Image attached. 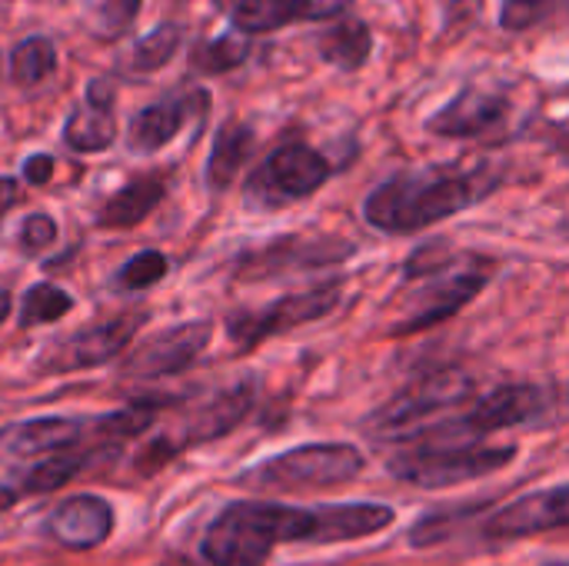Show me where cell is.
<instances>
[{"label": "cell", "mask_w": 569, "mask_h": 566, "mask_svg": "<svg viewBox=\"0 0 569 566\" xmlns=\"http://www.w3.org/2000/svg\"><path fill=\"white\" fill-rule=\"evenodd\" d=\"M397 520L387 504H280L233 500L207 527L200 554L210 566H263L280 544L333 547L383 534Z\"/></svg>", "instance_id": "1"}, {"label": "cell", "mask_w": 569, "mask_h": 566, "mask_svg": "<svg viewBox=\"0 0 569 566\" xmlns=\"http://www.w3.org/2000/svg\"><path fill=\"white\" fill-rule=\"evenodd\" d=\"M503 173L490 160H477L463 167L457 163H430L417 170L393 173L390 180L377 183L363 200V220L380 234H417L427 230L460 210L477 207L497 187Z\"/></svg>", "instance_id": "2"}, {"label": "cell", "mask_w": 569, "mask_h": 566, "mask_svg": "<svg viewBox=\"0 0 569 566\" xmlns=\"http://www.w3.org/2000/svg\"><path fill=\"white\" fill-rule=\"evenodd\" d=\"M569 400V387H540V384H503L480 397L467 414L440 420L410 434L403 444H477L487 434L510 427H533Z\"/></svg>", "instance_id": "3"}, {"label": "cell", "mask_w": 569, "mask_h": 566, "mask_svg": "<svg viewBox=\"0 0 569 566\" xmlns=\"http://www.w3.org/2000/svg\"><path fill=\"white\" fill-rule=\"evenodd\" d=\"M363 470L367 457L353 444H303L250 467L237 484L253 494H317L347 487Z\"/></svg>", "instance_id": "4"}, {"label": "cell", "mask_w": 569, "mask_h": 566, "mask_svg": "<svg viewBox=\"0 0 569 566\" xmlns=\"http://www.w3.org/2000/svg\"><path fill=\"white\" fill-rule=\"evenodd\" d=\"M517 447L503 444H407L397 457H390L387 470L410 487L423 490H447L480 477H490L513 464Z\"/></svg>", "instance_id": "5"}, {"label": "cell", "mask_w": 569, "mask_h": 566, "mask_svg": "<svg viewBox=\"0 0 569 566\" xmlns=\"http://www.w3.org/2000/svg\"><path fill=\"white\" fill-rule=\"evenodd\" d=\"M473 394V380L463 370H437L410 387H403L397 397H390L370 420L367 430L377 440H407L410 434L423 430L430 417L460 407Z\"/></svg>", "instance_id": "6"}, {"label": "cell", "mask_w": 569, "mask_h": 566, "mask_svg": "<svg viewBox=\"0 0 569 566\" xmlns=\"http://www.w3.org/2000/svg\"><path fill=\"white\" fill-rule=\"evenodd\" d=\"M430 284L417 294L413 307L400 317V324L390 330L393 337H407V334H420V330H430L450 317H457L493 277L490 264L480 260V257H463L457 267L453 264H443L440 270L427 274Z\"/></svg>", "instance_id": "7"}, {"label": "cell", "mask_w": 569, "mask_h": 566, "mask_svg": "<svg viewBox=\"0 0 569 566\" xmlns=\"http://www.w3.org/2000/svg\"><path fill=\"white\" fill-rule=\"evenodd\" d=\"M340 294L343 287L340 284H323V287H313V290H303V294H290V297H280L273 300L270 307L263 310H253V314H237L230 320V340L243 350L277 337V334H287L300 324H313L320 317H327L330 310H337L340 304Z\"/></svg>", "instance_id": "8"}, {"label": "cell", "mask_w": 569, "mask_h": 566, "mask_svg": "<svg viewBox=\"0 0 569 566\" xmlns=\"http://www.w3.org/2000/svg\"><path fill=\"white\" fill-rule=\"evenodd\" d=\"M330 180V160L307 143H283L250 180V193L267 207L303 200Z\"/></svg>", "instance_id": "9"}, {"label": "cell", "mask_w": 569, "mask_h": 566, "mask_svg": "<svg viewBox=\"0 0 569 566\" xmlns=\"http://www.w3.org/2000/svg\"><path fill=\"white\" fill-rule=\"evenodd\" d=\"M569 527V484L533 490L483 520L487 540H527L537 534Z\"/></svg>", "instance_id": "10"}, {"label": "cell", "mask_w": 569, "mask_h": 566, "mask_svg": "<svg viewBox=\"0 0 569 566\" xmlns=\"http://www.w3.org/2000/svg\"><path fill=\"white\" fill-rule=\"evenodd\" d=\"M213 327L207 320H190V324H177L170 330H160L157 337L143 340L130 360H127V377H140V380H153V377H170L187 370L210 344Z\"/></svg>", "instance_id": "11"}, {"label": "cell", "mask_w": 569, "mask_h": 566, "mask_svg": "<svg viewBox=\"0 0 569 566\" xmlns=\"http://www.w3.org/2000/svg\"><path fill=\"white\" fill-rule=\"evenodd\" d=\"M513 103L507 90L493 87H463L453 100H447L430 120L427 130L437 137L463 140V137H483L497 130L510 117Z\"/></svg>", "instance_id": "12"}, {"label": "cell", "mask_w": 569, "mask_h": 566, "mask_svg": "<svg viewBox=\"0 0 569 566\" xmlns=\"http://www.w3.org/2000/svg\"><path fill=\"white\" fill-rule=\"evenodd\" d=\"M140 320L143 317L127 314V317L97 324L90 330H80V334L60 340L50 350V357L43 360V370H83V367H97V364L117 357L130 344V337L137 334Z\"/></svg>", "instance_id": "13"}, {"label": "cell", "mask_w": 569, "mask_h": 566, "mask_svg": "<svg viewBox=\"0 0 569 566\" xmlns=\"http://www.w3.org/2000/svg\"><path fill=\"white\" fill-rule=\"evenodd\" d=\"M113 530V510L97 494H77L50 514V534L67 550H93Z\"/></svg>", "instance_id": "14"}, {"label": "cell", "mask_w": 569, "mask_h": 566, "mask_svg": "<svg viewBox=\"0 0 569 566\" xmlns=\"http://www.w3.org/2000/svg\"><path fill=\"white\" fill-rule=\"evenodd\" d=\"M250 407H253V384L250 380L220 390L217 397H210L207 404H200L187 417L177 447H193V444H210V440L227 437L237 424H243Z\"/></svg>", "instance_id": "15"}, {"label": "cell", "mask_w": 569, "mask_h": 566, "mask_svg": "<svg viewBox=\"0 0 569 566\" xmlns=\"http://www.w3.org/2000/svg\"><path fill=\"white\" fill-rule=\"evenodd\" d=\"M83 437V424L70 417H40L17 427H7L0 434V454L23 460V457H50L60 450H70Z\"/></svg>", "instance_id": "16"}, {"label": "cell", "mask_w": 569, "mask_h": 566, "mask_svg": "<svg viewBox=\"0 0 569 566\" xmlns=\"http://www.w3.org/2000/svg\"><path fill=\"white\" fill-rule=\"evenodd\" d=\"M373 50V33L363 20L357 17H343L337 20L330 30H323L320 37V53L327 63L340 67V70H360L370 60Z\"/></svg>", "instance_id": "17"}, {"label": "cell", "mask_w": 569, "mask_h": 566, "mask_svg": "<svg viewBox=\"0 0 569 566\" xmlns=\"http://www.w3.org/2000/svg\"><path fill=\"white\" fill-rule=\"evenodd\" d=\"M253 150V130L243 127V123H227L217 140H213V150H210V163H207V180L210 187L223 190L237 180L240 167L247 163Z\"/></svg>", "instance_id": "18"}, {"label": "cell", "mask_w": 569, "mask_h": 566, "mask_svg": "<svg viewBox=\"0 0 569 566\" xmlns=\"http://www.w3.org/2000/svg\"><path fill=\"white\" fill-rule=\"evenodd\" d=\"M160 197H163V180L140 177V180L127 183L117 197L107 200V207L100 210V224L103 227H133L160 203Z\"/></svg>", "instance_id": "19"}, {"label": "cell", "mask_w": 569, "mask_h": 566, "mask_svg": "<svg viewBox=\"0 0 569 566\" xmlns=\"http://www.w3.org/2000/svg\"><path fill=\"white\" fill-rule=\"evenodd\" d=\"M180 123H183L180 103H150L130 123V147L137 153H153L177 137Z\"/></svg>", "instance_id": "20"}, {"label": "cell", "mask_w": 569, "mask_h": 566, "mask_svg": "<svg viewBox=\"0 0 569 566\" xmlns=\"http://www.w3.org/2000/svg\"><path fill=\"white\" fill-rule=\"evenodd\" d=\"M480 510H483V504H457V507L430 510V514H423V517L413 524V530L407 534V540H410V547H417V550L440 547V544L453 540Z\"/></svg>", "instance_id": "21"}, {"label": "cell", "mask_w": 569, "mask_h": 566, "mask_svg": "<svg viewBox=\"0 0 569 566\" xmlns=\"http://www.w3.org/2000/svg\"><path fill=\"white\" fill-rule=\"evenodd\" d=\"M117 137V123L110 117V110L103 107H90V110H77L67 127H63V140L70 150H80V153H97L103 147H110Z\"/></svg>", "instance_id": "22"}, {"label": "cell", "mask_w": 569, "mask_h": 566, "mask_svg": "<svg viewBox=\"0 0 569 566\" xmlns=\"http://www.w3.org/2000/svg\"><path fill=\"white\" fill-rule=\"evenodd\" d=\"M83 464H87V457L70 454V450L50 454V457H43L37 467L23 470L17 490H20V494H50V490H60L63 484H70V480L83 470Z\"/></svg>", "instance_id": "23"}, {"label": "cell", "mask_w": 569, "mask_h": 566, "mask_svg": "<svg viewBox=\"0 0 569 566\" xmlns=\"http://www.w3.org/2000/svg\"><path fill=\"white\" fill-rule=\"evenodd\" d=\"M230 20L240 33H270L297 20L293 0H237Z\"/></svg>", "instance_id": "24"}, {"label": "cell", "mask_w": 569, "mask_h": 566, "mask_svg": "<svg viewBox=\"0 0 569 566\" xmlns=\"http://www.w3.org/2000/svg\"><path fill=\"white\" fill-rule=\"evenodd\" d=\"M57 67V50L47 37H30L23 43H17L13 57H10V73L20 87H33L43 77H50Z\"/></svg>", "instance_id": "25"}, {"label": "cell", "mask_w": 569, "mask_h": 566, "mask_svg": "<svg viewBox=\"0 0 569 566\" xmlns=\"http://www.w3.org/2000/svg\"><path fill=\"white\" fill-rule=\"evenodd\" d=\"M177 47H180V27L177 23H163L153 33H147L143 40H137V47L130 53V70L133 73H153L163 63H170Z\"/></svg>", "instance_id": "26"}, {"label": "cell", "mask_w": 569, "mask_h": 566, "mask_svg": "<svg viewBox=\"0 0 569 566\" xmlns=\"http://www.w3.org/2000/svg\"><path fill=\"white\" fill-rule=\"evenodd\" d=\"M70 307H73V300H70L60 287L40 284V287H30V290H27L23 310H20V324H23V327L50 324V320H60Z\"/></svg>", "instance_id": "27"}, {"label": "cell", "mask_w": 569, "mask_h": 566, "mask_svg": "<svg viewBox=\"0 0 569 566\" xmlns=\"http://www.w3.org/2000/svg\"><path fill=\"white\" fill-rule=\"evenodd\" d=\"M247 60V40L237 37V33H227V37H217L210 43H200L193 50V63L207 73H223V70H233Z\"/></svg>", "instance_id": "28"}, {"label": "cell", "mask_w": 569, "mask_h": 566, "mask_svg": "<svg viewBox=\"0 0 569 566\" xmlns=\"http://www.w3.org/2000/svg\"><path fill=\"white\" fill-rule=\"evenodd\" d=\"M140 10V0H97L90 7L87 23L93 27L97 37H120Z\"/></svg>", "instance_id": "29"}, {"label": "cell", "mask_w": 569, "mask_h": 566, "mask_svg": "<svg viewBox=\"0 0 569 566\" xmlns=\"http://www.w3.org/2000/svg\"><path fill=\"white\" fill-rule=\"evenodd\" d=\"M153 420H157V407H153V404H130V407H123V410L107 414L103 420H97V430H100L103 437L123 440V437L143 434Z\"/></svg>", "instance_id": "30"}, {"label": "cell", "mask_w": 569, "mask_h": 566, "mask_svg": "<svg viewBox=\"0 0 569 566\" xmlns=\"http://www.w3.org/2000/svg\"><path fill=\"white\" fill-rule=\"evenodd\" d=\"M557 7H560V0H503L500 3V23L510 33H523V30L543 23Z\"/></svg>", "instance_id": "31"}, {"label": "cell", "mask_w": 569, "mask_h": 566, "mask_svg": "<svg viewBox=\"0 0 569 566\" xmlns=\"http://www.w3.org/2000/svg\"><path fill=\"white\" fill-rule=\"evenodd\" d=\"M163 274H167V257L157 254V250H143V254H137L133 260L123 264L117 280L123 287H130V290H143V287H150L157 280H163Z\"/></svg>", "instance_id": "32"}, {"label": "cell", "mask_w": 569, "mask_h": 566, "mask_svg": "<svg viewBox=\"0 0 569 566\" xmlns=\"http://www.w3.org/2000/svg\"><path fill=\"white\" fill-rule=\"evenodd\" d=\"M57 237V224L47 217V214H33L27 217V224L20 227V247L27 254H43Z\"/></svg>", "instance_id": "33"}, {"label": "cell", "mask_w": 569, "mask_h": 566, "mask_svg": "<svg viewBox=\"0 0 569 566\" xmlns=\"http://www.w3.org/2000/svg\"><path fill=\"white\" fill-rule=\"evenodd\" d=\"M350 0H293L297 20H330L347 10Z\"/></svg>", "instance_id": "34"}, {"label": "cell", "mask_w": 569, "mask_h": 566, "mask_svg": "<svg viewBox=\"0 0 569 566\" xmlns=\"http://www.w3.org/2000/svg\"><path fill=\"white\" fill-rule=\"evenodd\" d=\"M23 177H27V183L43 187V183L53 177V157H50V153H33V157L23 163Z\"/></svg>", "instance_id": "35"}, {"label": "cell", "mask_w": 569, "mask_h": 566, "mask_svg": "<svg viewBox=\"0 0 569 566\" xmlns=\"http://www.w3.org/2000/svg\"><path fill=\"white\" fill-rule=\"evenodd\" d=\"M87 97H90V103H93V107H103V110H110L113 90H110L103 80H93V83H90V90H87Z\"/></svg>", "instance_id": "36"}, {"label": "cell", "mask_w": 569, "mask_h": 566, "mask_svg": "<svg viewBox=\"0 0 569 566\" xmlns=\"http://www.w3.org/2000/svg\"><path fill=\"white\" fill-rule=\"evenodd\" d=\"M13 200H17V183L10 177H0V217L13 207Z\"/></svg>", "instance_id": "37"}, {"label": "cell", "mask_w": 569, "mask_h": 566, "mask_svg": "<svg viewBox=\"0 0 569 566\" xmlns=\"http://www.w3.org/2000/svg\"><path fill=\"white\" fill-rule=\"evenodd\" d=\"M550 143H553V150H560L563 157H569V127H553L550 130Z\"/></svg>", "instance_id": "38"}, {"label": "cell", "mask_w": 569, "mask_h": 566, "mask_svg": "<svg viewBox=\"0 0 569 566\" xmlns=\"http://www.w3.org/2000/svg\"><path fill=\"white\" fill-rule=\"evenodd\" d=\"M7 314H10V294H7V290H0V324L7 320Z\"/></svg>", "instance_id": "39"}]
</instances>
